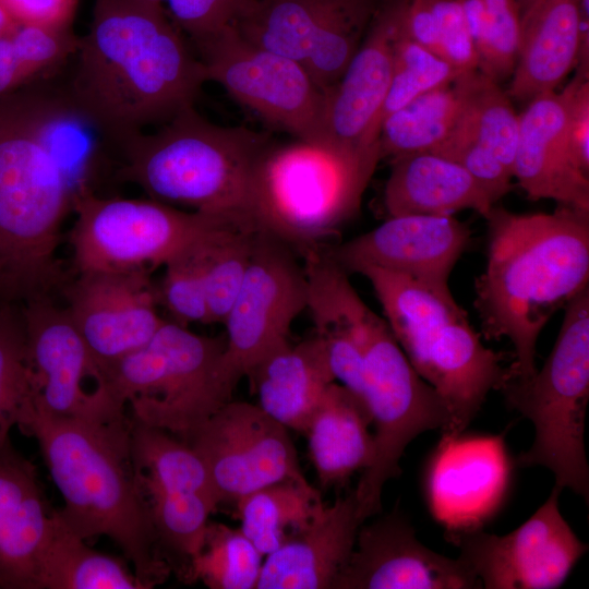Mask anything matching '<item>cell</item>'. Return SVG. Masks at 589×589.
I'll use <instances>...</instances> for the list:
<instances>
[{
	"mask_svg": "<svg viewBox=\"0 0 589 589\" xmlns=\"http://www.w3.org/2000/svg\"><path fill=\"white\" fill-rule=\"evenodd\" d=\"M257 229L251 218L228 219L195 243L212 323L224 322L241 287Z\"/></svg>",
	"mask_w": 589,
	"mask_h": 589,
	"instance_id": "836d02e7",
	"label": "cell"
},
{
	"mask_svg": "<svg viewBox=\"0 0 589 589\" xmlns=\"http://www.w3.org/2000/svg\"><path fill=\"white\" fill-rule=\"evenodd\" d=\"M84 541L64 526L55 510L39 589H143L120 560L91 549Z\"/></svg>",
	"mask_w": 589,
	"mask_h": 589,
	"instance_id": "d6a6232c",
	"label": "cell"
},
{
	"mask_svg": "<svg viewBox=\"0 0 589 589\" xmlns=\"http://www.w3.org/2000/svg\"><path fill=\"white\" fill-rule=\"evenodd\" d=\"M34 437L64 505L60 520L83 540L106 536L132 564L143 589L163 584L164 558L130 450L131 418L97 422L49 416L34 400L17 426Z\"/></svg>",
	"mask_w": 589,
	"mask_h": 589,
	"instance_id": "277c9868",
	"label": "cell"
},
{
	"mask_svg": "<svg viewBox=\"0 0 589 589\" xmlns=\"http://www.w3.org/2000/svg\"><path fill=\"white\" fill-rule=\"evenodd\" d=\"M55 108L45 81L0 98V301L51 298L70 279L57 252L75 190L51 146Z\"/></svg>",
	"mask_w": 589,
	"mask_h": 589,
	"instance_id": "3957f363",
	"label": "cell"
},
{
	"mask_svg": "<svg viewBox=\"0 0 589 589\" xmlns=\"http://www.w3.org/2000/svg\"><path fill=\"white\" fill-rule=\"evenodd\" d=\"M486 263L474 283L481 335L507 338L514 349L508 380L536 371L540 333L589 283V212L558 205L518 214L496 204L484 217Z\"/></svg>",
	"mask_w": 589,
	"mask_h": 589,
	"instance_id": "7a4b0ae2",
	"label": "cell"
},
{
	"mask_svg": "<svg viewBox=\"0 0 589 589\" xmlns=\"http://www.w3.org/2000/svg\"><path fill=\"white\" fill-rule=\"evenodd\" d=\"M470 242V228L454 215H397L329 251L349 275L372 266L448 289Z\"/></svg>",
	"mask_w": 589,
	"mask_h": 589,
	"instance_id": "7402d4cb",
	"label": "cell"
},
{
	"mask_svg": "<svg viewBox=\"0 0 589 589\" xmlns=\"http://www.w3.org/2000/svg\"><path fill=\"white\" fill-rule=\"evenodd\" d=\"M372 419L365 404L337 382L325 390L304 434L320 483L346 482L365 470L374 457Z\"/></svg>",
	"mask_w": 589,
	"mask_h": 589,
	"instance_id": "f1b7e54d",
	"label": "cell"
},
{
	"mask_svg": "<svg viewBox=\"0 0 589 589\" xmlns=\"http://www.w3.org/2000/svg\"><path fill=\"white\" fill-rule=\"evenodd\" d=\"M380 160L326 141L273 142L252 175L249 215L299 255L321 248L357 214Z\"/></svg>",
	"mask_w": 589,
	"mask_h": 589,
	"instance_id": "52a82bcc",
	"label": "cell"
},
{
	"mask_svg": "<svg viewBox=\"0 0 589 589\" xmlns=\"http://www.w3.org/2000/svg\"><path fill=\"white\" fill-rule=\"evenodd\" d=\"M488 21L477 52L478 70L497 83L514 73L521 43V14L514 0H484Z\"/></svg>",
	"mask_w": 589,
	"mask_h": 589,
	"instance_id": "b9f144b4",
	"label": "cell"
},
{
	"mask_svg": "<svg viewBox=\"0 0 589 589\" xmlns=\"http://www.w3.org/2000/svg\"><path fill=\"white\" fill-rule=\"evenodd\" d=\"M562 489L554 485L546 501L512 532L496 536L481 529L447 532L485 589H555L587 552L560 510Z\"/></svg>",
	"mask_w": 589,
	"mask_h": 589,
	"instance_id": "9a60e30c",
	"label": "cell"
},
{
	"mask_svg": "<svg viewBox=\"0 0 589 589\" xmlns=\"http://www.w3.org/2000/svg\"><path fill=\"white\" fill-rule=\"evenodd\" d=\"M575 74L557 92L538 95L519 113L513 177L532 201L589 212V175L575 163L568 142V118L578 82Z\"/></svg>",
	"mask_w": 589,
	"mask_h": 589,
	"instance_id": "603a6c76",
	"label": "cell"
},
{
	"mask_svg": "<svg viewBox=\"0 0 589 589\" xmlns=\"http://www.w3.org/2000/svg\"><path fill=\"white\" fill-rule=\"evenodd\" d=\"M273 142L267 133L247 127L213 123L192 106L155 132H139L118 144L120 177L170 205L251 218L252 175Z\"/></svg>",
	"mask_w": 589,
	"mask_h": 589,
	"instance_id": "5b68a950",
	"label": "cell"
},
{
	"mask_svg": "<svg viewBox=\"0 0 589 589\" xmlns=\"http://www.w3.org/2000/svg\"><path fill=\"white\" fill-rule=\"evenodd\" d=\"M196 241L163 265V279L156 287L158 303L164 305L172 322L183 326L191 323L212 324Z\"/></svg>",
	"mask_w": 589,
	"mask_h": 589,
	"instance_id": "60d3db41",
	"label": "cell"
},
{
	"mask_svg": "<svg viewBox=\"0 0 589 589\" xmlns=\"http://www.w3.org/2000/svg\"><path fill=\"white\" fill-rule=\"evenodd\" d=\"M482 588L460 558L423 545L400 512L360 526L352 553L333 589H470Z\"/></svg>",
	"mask_w": 589,
	"mask_h": 589,
	"instance_id": "ffe728a7",
	"label": "cell"
},
{
	"mask_svg": "<svg viewBox=\"0 0 589 589\" xmlns=\"http://www.w3.org/2000/svg\"><path fill=\"white\" fill-rule=\"evenodd\" d=\"M568 142L575 163L589 175V79H581L573 95Z\"/></svg>",
	"mask_w": 589,
	"mask_h": 589,
	"instance_id": "bcb514c9",
	"label": "cell"
},
{
	"mask_svg": "<svg viewBox=\"0 0 589 589\" xmlns=\"http://www.w3.org/2000/svg\"><path fill=\"white\" fill-rule=\"evenodd\" d=\"M519 8L521 16H524L538 0H514Z\"/></svg>",
	"mask_w": 589,
	"mask_h": 589,
	"instance_id": "7dc6e473",
	"label": "cell"
},
{
	"mask_svg": "<svg viewBox=\"0 0 589 589\" xmlns=\"http://www.w3.org/2000/svg\"><path fill=\"white\" fill-rule=\"evenodd\" d=\"M225 339L195 334L165 321L140 349L100 374L116 401L141 424L164 430L189 444L197 430L231 400Z\"/></svg>",
	"mask_w": 589,
	"mask_h": 589,
	"instance_id": "ba28073f",
	"label": "cell"
},
{
	"mask_svg": "<svg viewBox=\"0 0 589 589\" xmlns=\"http://www.w3.org/2000/svg\"><path fill=\"white\" fill-rule=\"evenodd\" d=\"M362 524L353 491L324 505L303 529L265 556L255 589H333Z\"/></svg>",
	"mask_w": 589,
	"mask_h": 589,
	"instance_id": "d4e9b609",
	"label": "cell"
},
{
	"mask_svg": "<svg viewBox=\"0 0 589 589\" xmlns=\"http://www.w3.org/2000/svg\"><path fill=\"white\" fill-rule=\"evenodd\" d=\"M257 406L287 429L304 433L326 388L336 382L321 340L312 335L273 349L245 374Z\"/></svg>",
	"mask_w": 589,
	"mask_h": 589,
	"instance_id": "4316f807",
	"label": "cell"
},
{
	"mask_svg": "<svg viewBox=\"0 0 589 589\" xmlns=\"http://www.w3.org/2000/svg\"><path fill=\"white\" fill-rule=\"evenodd\" d=\"M161 5L191 43L233 25L255 0H147Z\"/></svg>",
	"mask_w": 589,
	"mask_h": 589,
	"instance_id": "7bdbcfd3",
	"label": "cell"
},
{
	"mask_svg": "<svg viewBox=\"0 0 589 589\" xmlns=\"http://www.w3.org/2000/svg\"><path fill=\"white\" fill-rule=\"evenodd\" d=\"M390 164L383 192L387 217L448 216L464 209L485 217L496 204L464 167L437 153L409 154Z\"/></svg>",
	"mask_w": 589,
	"mask_h": 589,
	"instance_id": "484cf974",
	"label": "cell"
},
{
	"mask_svg": "<svg viewBox=\"0 0 589 589\" xmlns=\"http://www.w3.org/2000/svg\"><path fill=\"white\" fill-rule=\"evenodd\" d=\"M375 428L374 457L353 490L362 521L382 512L385 483L397 478L409 443L425 431L446 432L452 413L413 369L387 322L372 311L363 345V394Z\"/></svg>",
	"mask_w": 589,
	"mask_h": 589,
	"instance_id": "30bf717a",
	"label": "cell"
},
{
	"mask_svg": "<svg viewBox=\"0 0 589 589\" xmlns=\"http://www.w3.org/2000/svg\"><path fill=\"white\" fill-rule=\"evenodd\" d=\"M79 41L71 26L15 23L0 37V98L58 74L75 53Z\"/></svg>",
	"mask_w": 589,
	"mask_h": 589,
	"instance_id": "d590c367",
	"label": "cell"
},
{
	"mask_svg": "<svg viewBox=\"0 0 589 589\" xmlns=\"http://www.w3.org/2000/svg\"><path fill=\"white\" fill-rule=\"evenodd\" d=\"M69 233L76 273L164 265L226 217L183 211L157 200L100 197L83 185L73 196Z\"/></svg>",
	"mask_w": 589,
	"mask_h": 589,
	"instance_id": "8fae6325",
	"label": "cell"
},
{
	"mask_svg": "<svg viewBox=\"0 0 589 589\" xmlns=\"http://www.w3.org/2000/svg\"><path fill=\"white\" fill-rule=\"evenodd\" d=\"M64 89L106 143L120 144L194 106L206 74L167 11L147 0H94Z\"/></svg>",
	"mask_w": 589,
	"mask_h": 589,
	"instance_id": "6da1fadb",
	"label": "cell"
},
{
	"mask_svg": "<svg viewBox=\"0 0 589 589\" xmlns=\"http://www.w3.org/2000/svg\"><path fill=\"white\" fill-rule=\"evenodd\" d=\"M77 0H0L20 24L71 26Z\"/></svg>",
	"mask_w": 589,
	"mask_h": 589,
	"instance_id": "f6af8a7d",
	"label": "cell"
},
{
	"mask_svg": "<svg viewBox=\"0 0 589 589\" xmlns=\"http://www.w3.org/2000/svg\"><path fill=\"white\" fill-rule=\"evenodd\" d=\"M459 74L443 58L421 47L400 31L389 88L378 115V132L390 113L421 94L454 82Z\"/></svg>",
	"mask_w": 589,
	"mask_h": 589,
	"instance_id": "ab89813d",
	"label": "cell"
},
{
	"mask_svg": "<svg viewBox=\"0 0 589 589\" xmlns=\"http://www.w3.org/2000/svg\"><path fill=\"white\" fill-rule=\"evenodd\" d=\"M130 450L142 493H199L219 505L204 461L188 443L131 419Z\"/></svg>",
	"mask_w": 589,
	"mask_h": 589,
	"instance_id": "4dcf8cb0",
	"label": "cell"
},
{
	"mask_svg": "<svg viewBox=\"0 0 589 589\" xmlns=\"http://www.w3.org/2000/svg\"><path fill=\"white\" fill-rule=\"evenodd\" d=\"M579 0H538L521 16L519 56L506 89L512 100L528 103L556 91L577 65Z\"/></svg>",
	"mask_w": 589,
	"mask_h": 589,
	"instance_id": "83f0119b",
	"label": "cell"
},
{
	"mask_svg": "<svg viewBox=\"0 0 589 589\" xmlns=\"http://www.w3.org/2000/svg\"><path fill=\"white\" fill-rule=\"evenodd\" d=\"M384 0H255L235 26L255 45L299 61L327 92L340 79Z\"/></svg>",
	"mask_w": 589,
	"mask_h": 589,
	"instance_id": "4fadbf2b",
	"label": "cell"
},
{
	"mask_svg": "<svg viewBox=\"0 0 589 589\" xmlns=\"http://www.w3.org/2000/svg\"><path fill=\"white\" fill-rule=\"evenodd\" d=\"M358 274L370 281L410 364L448 406L452 424L442 433L464 432L489 393L508 380L504 353L484 346L449 288L372 266Z\"/></svg>",
	"mask_w": 589,
	"mask_h": 589,
	"instance_id": "8992f818",
	"label": "cell"
},
{
	"mask_svg": "<svg viewBox=\"0 0 589 589\" xmlns=\"http://www.w3.org/2000/svg\"><path fill=\"white\" fill-rule=\"evenodd\" d=\"M262 564L263 555L240 528L208 521L187 580H201L211 589H255Z\"/></svg>",
	"mask_w": 589,
	"mask_h": 589,
	"instance_id": "74e56055",
	"label": "cell"
},
{
	"mask_svg": "<svg viewBox=\"0 0 589 589\" xmlns=\"http://www.w3.org/2000/svg\"><path fill=\"white\" fill-rule=\"evenodd\" d=\"M21 305L35 406L57 418L97 422L127 419V409L106 386H87L88 380L100 385L105 382L65 308L57 305L51 298Z\"/></svg>",
	"mask_w": 589,
	"mask_h": 589,
	"instance_id": "2e32d148",
	"label": "cell"
},
{
	"mask_svg": "<svg viewBox=\"0 0 589 589\" xmlns=\"http://www.w3.org/2000/svg\"><path fill=\"white\" fill-rule=\"evenodd\" d=\"M158 544L164 558L182 560V576L188 578L192 560L200 552L208 517L218 504L199 493L146 491Z\"/></svg>",
	"mask_w": 589,
	"mask_h": 589,
	"instance_id": "8d00e7d4",
	"label": "cell"
},
{
	"mask_svg": "<svg viewBox=\"0 0 589 589\" xmlns=\"http://www.w3.org/2000/svg\"><path fill=\"white\" fill-rule=\"evenodd\" d=\"M22 305L0 301V446L34 399Z\"/></svg>",
	"mask_w": 589,
	"mask_h": 589,
	"instance_id": "f35d334b",
	"label": "cell"
},
{
	"mask_svg": "<svg viewBox=\"0 0 589 589\" xmlns=\"http://www.w3.org/2000/svg\"><path fill=\"white\" fill-rule=\"evenodd\" d=\"M555 344L541 370L501 388L510 409L529 419L534 440L516 461L553 472L555 485L588 502L585 420L589 400V287L565 308Z\"/></svg>",
	"mask_w": 589,
	"mask_h": 589,
	"instance_id": "9c48e42d",
	"label": "cell"
},
{
	"mask_svg": "<svg viewBox=\"0 0 589 589\" xmlns=\"http://www.w3.org/2000/svg\"><path fill=\"white\" fill-rule=\"evenodd\" d=\"M407 2L384 0L345 72L325 93L324 141L353 152L380 153L378 115L389 88Z\"/></svg>",
	"mask_w": 589,
	"mask_h": 589,
	"instance_id": "44dd1931",
	"label": "cell"
},
{
	"mask_svg": "<svg viewBox=\"0 0 589 589\" xmlns=\"http://www.w3.org/2000/svg\"><path fill=\"white\" fill-rule=\"evenodd\" d=\"M241 531L266 556L303 529L325 505L308 480H285L237 502Z\"/></svg>",
	"mask_w": 589,
	"mask_h": 589,
	"instance_id": "1f68e13d",
	"label": "cell"
},
{
	"mask_svg": "<svg viewBox=\"0 0 589 589\" xmlns=\"http://www.w3.org/2000/svg\"><path fill=\"white\" fill-rule=\"evenodd\" d=\"M192 44L207 81L294 139L324 141L325 92L299 61L253 44L235 24Z\"/></svg>",
	"mask_w": 589,
	"mask_h": 589,
	"instance_id": "7c38bea8",
	"label": "cell"
},
{
	"mask_svg": "<svg viewBox=\"0 0 589 589\" xmlns=\"http://www.w3.org/2000/svg\"><path fill=\"white\" fill-rule=\"evenodd\" d=\"M454 85L460 111L452 132L492 154L513 175L519 113L506 89L479 70L459 74Z\"/></svg>",
	"mask_w": 589,
	"mask_h": 589,
	"instance_id": "f546056e",
	"label": "cell"
},
{
	"mask_svg": "<svg viewBox=\"0 0 589 589\" xmlns=\"http://www.w3.org/2000/svg\"><path fill=\"white\" fill-rule=\"evenodd\" d=\"M510 476L502 435L442 433L424 471L429 509L446 533L481 529L503 505Z\"/></svg>",
	"mask_w": 589,
	"mask_h": 589,
	"instance_id": "d6986e66",
	"label": "cell"
},
{
	"mask_svg": "<svg viewBox=\"0 0 589 589\" xmlns=\"http://www.w3.org/2000/svg\"><path fill=\"white\" fill-rule=\"evenodd\" d=\"M298 255L276 236L257 229L243 281L223 322V365L235 385L289 340L291 324L306 310V277Z\"/></svg>",
	"mask_w": 589,
	"mask_h": 589,
	"instance_id": "5bb4252c",
	"label": "cell"
},
{
	"mask_svg": "<svg viewBox=\"0 0 589 589\" xmlns=\"http://www.w3.org/2000/svg\"><path fill=\"white\" fill-rule=\"evenodd\" d=\"M149 272L76 273L62 288L65 310L99 372L147 344L166 321Z\"/></svg>",
	"mask_w": 589,
	"mask_h": 589,
	"instance_id": "ac0fdd59",
	"label": "cell"
},
{
	"mask_svg": "<svg viewBox=\"0 0 589 589\" xmlns=\"http://www.w3.org/2000/svg\"><path fill=\"white\" fill-rule=\"evenodd\" d=\"M53 525L35 466L8 440L0 446V589H39Z\"/></svg>",
	"mask_w": 589,
	"mask_h": 589,
	"instance_id": "cb8c5ba5",
	"label": "cell"
},
{
	"mask_svg": "<svg viewBox=\"0 0 589 589\" xmlns=\"http://www.w3.org/2000/svg\"><path fill=\"white\" fill-rule=\"evenodd\" d=\"M460 111L454 82L433 88L390 113L381 124V159L433 152L453 131Z\"/></svg>",
	"mask_w": 589,
	"mask_h": 589,
	"instance_id": "e575fe53",
	"label": "cell"
},
{
	"mask_svg": "<svg viewBox=\"0 0 589 589\" xmlns=\"http://www.w3.org/2000/svg\"><path fill=\"white\" fill-rule=\"evenodd\" d=\"M204 461L218 502L285 480H306L288 429L261 407L229 400L189 442Z\"/></svg>",
	"mask_w": 589,
	"mask_h": 589,
	"instance_id": "e0dca14e",
	"label": "cell"
},
{
	"mask_svg": "<svg viewBox=\"0 0 589 589\" xmlns=\"http://www.w3.org/2000/svg\"><path fill=\"white\" fill-rule=\"evenodd\" d=\"M441 57L460 73L478 70L477 52L468 31L461 0H432Z\"/></svg>",
	"mask_w": 589,
	"mask_h": 589,
	"instance_id": "ee69618b",
	"label": "cell"
}]
</instances>
